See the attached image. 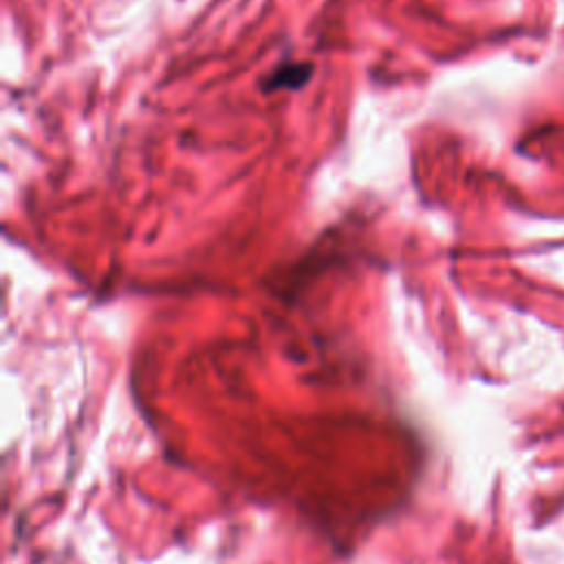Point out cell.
Listing matches in <instances>:
<instances>
[{"label":"cell","mask_w":564,"mask_h":564,"mask_svg":"<svg viewBox=\"0 0 564 564\" xmlns=\"http://www.w3.org/2000/svg\"><path fill=\"white\" fill-rule=\"evenodd\" d=\"M311 66H280L273 75L267 77V88H297L306 82Z\"/></svg>","instance_id":"6da1fadb"}]
</instances>
